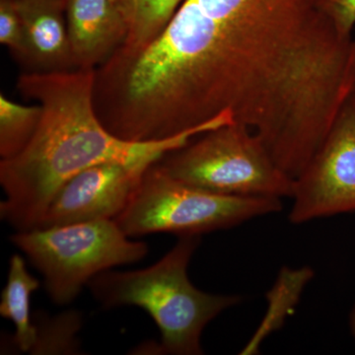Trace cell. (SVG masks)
I'll return each instance as SVG.
<instances>
[{
  "label": "cell",
  "instance_id": "cell-1",
  "mask_svg": "<svg viewBox=\"0 0 355 355\" xmlns=\"http://www.w3.org/2000/svg\"><path fill=\"white\" fill-rule=\"evenodd\" d=\"M95 69L21 74V94L41 106L36 132L12 158L1 159L6 200L0 216L17 232L37 228L60 187L92 166L107 162L150 167L202 133L229 123L227 114L171 139L130 141L103 125L94 105Z\"/></svg>",
  "mask_w": 355,
  "mask_h": 355
},
{
  "label": "cell",
  "instance_id": "cell-9",
  "mask_svg": "<svg viewBox=\"0 0 355 355\" xmlns=\"http://www.w3.org/2000/svg\"><path fill=\"white\" fill-rule=\"evenodd\" d=\"M24 27L31 71L77 69L67 22V0H13Z\"/></svg>",
  "mask_w": 355,
  "mask_h": 355
},
{
  "label": "cell",
  "instance_id": "cell-18",
  "mask_svg": "<svg viewBox=\"0 0 355 355\" xmlns=\"http://www.w3.org/2000/svg\"><path fill=\"white\" fill-rule=\"evenodd\" d=\"M113 1H114V2H118V1H119V0H113Z\"/></svg>",
  "mask_w": 355,
  "mask_h": 355
},
{
  "label": "cell",
  "instance_id": "cell-17",
  "mask_svg": "<svg viewBox=\"0 0 355 355\" xmlns=\"http://www.w3.org/2000/svg\"><path fill=\"white\" fill-rule=\"evenodd\" d=\"M354 53H355V38L354 39Z\"/></svg>",
  "mask_w": 355,
  "mask_h": 355
},
{
  "label": "cell",
  "instance_id": "cell-4",
  "mask_svg": "<svg viewBox=\"0 0 355 355\" xmlns=\"http://www.w3.org/2000/svg\"><path fill=\"white\" fill-rule=\"evenodd\" d=\"M280 202V198L232 197L200 190L178 181L155 163L114 220L128 237L151 233L200 236L279 211Z\"/></svg>",
  "mask_w": 355,
  "mask_h": 355
},
{
  "label": "cell",
  "instance_id": "cell-2",
  "mask_svg": "<svg viewBox=\"0 0 355 355\" xmlns=\"http://www.w3.org/2000/svg\"><path fill=\"white\" fill-rule=\"evenodd\" d=\"M200 237L179 236L171 251L155 265L132 272H103L87 286L106 308L132 305L142 308L157 324L161 340L155 354L200 355L202 331L224 310L239 304L238 295H218L193 286L188 268Z\"/></svg>",
  "mask_w": 355,
  "mask_h": 355
},
{
  "label": "cell",
  "instance_id": "cell-11",
  "mask_svg": "<svg viewBox=\"0 0 355 355\" xmlns=\"http://www.w3.org/2000/svg\"><path fill=\"white\" fill-rule=\"evenodd\" d=\"M184 0H119L128 32L121 50L135 51L150 43L165 29Z\"/></svg>",
  "mask_w": 355,
  "mask_h": 355
},
{
  "label": "cell",
  "instance_id": "cell-10",
  "mask_svg": "<svg viewBox=\"0 0 355 355\" xmlns=\"http://www.w3.org/2000/svg\"><path fill=\"white\" fill-rule=\"evenodd\" d=\"M39 287V280L28 272L24 259L13 254L1 293L0 315L15 324L13 342L22 352H34L38 342V329L32 323L30 302L33 292Z\"/></svg>",
  "mask_w": 355,
  "mask_h": 355
},
{
  "label": "cell",
  "instance_id": "cell-5",
  "mask_svg": "<svg viewBox=\"0 0 355 355\" xmlns=\"http://www.w3.org/2000/svg\"><path fill=\"white\" fill-rule=\"evenodd\" d=\"M10 241L43 275L49 296L57 305L74 300L99 273L148 254L146 243L130 241L114 219L21 231Z\"/></svg>",
  "mask_w": 355,
  "mask_h": 355
},
{
  "label": "cell",
  "instance_id": "cell-14",
  "mask_svg": "<svg viewBox=\"0 0 355 355\" xmlns=\"http://www.w3.org/2000/svg\"><path fill=\"white\" fill-rule=\"evenodd\" d=\"M0 43L26 64L28 50L24 27L13 0H0Z\"/></svg>",
  "mask_w": 355,
  "mask_h": 355
},
{
  "label": "cell",
  "instance_id": "cell-6",
  "mask_svg": "<svg viewBox=\"0 0 355 355\" xmlns=\"http://www.w3.org/2000/svg\"><path fill=\"white\" fill-rule=\"evenodd\" d=\"M293 224L355 211V92L303 172L294 180Z\"/></svg>",
  "mask_w": 355,
  "mask_h": 355
},
{
  "label": "cell",
  "instance_id": "cell-3",
  "mask_svg": "<svg viewBox=\"0 0 355 355\" xmlns=\"http://www.w3.org/2000/svg\"><path fill=\"white\" fill-rule=\"evenodd\" d=\"M157 164L200 190L232 197H292L294 180L249 128L232 123L202 133Z\"/></svg>",
  "mask_w": 355,
  "mask_h": 355
},
{
  "label": "cell",
  "instance_id": "cell-12",
  "mask_svg": "<svg viewBox=\"0 0 355 355\" xmlns=\"http://www.w3.org/2000/svg\"><path fill=\"white\" fill-rule=\"evenodd\" d=\"M313 275L314 272L307 266L300 270L282 268L277 284L266 295L270 301L268 313L253 338L242 349L241 354H256L266 336L282 326L287 315L297 304L303 289L312 279Z\"/></svg>",
  "mask_w": 355,
  "mask_h": 355
},
{
  "label": "cell",
  "instance_id": "cell-16",
  "mask_svg": "<svg viewBox=\"0 0 355 355\" xmlns=\"http://www.w3.org/2000/svg\"><path fill=\"white\" fill-rule=\"evenodd\" d=\"M349 327L350 331H352V336L355 338V306L354 309H352V313H350L349 316Z\"/></svg>",
  "mask_w": 355,
  "mask_h": 355
},
{
  "label": "cell",
  "instance_id": "cell-7",
  "mask_svg": "<svg viewBox=\"0 0 355 355\" xmlns=\"http://www.w3.org/2000/svg\"><path fill=\"white\" fill-rule=\"evenodd\" d=\"M148 168L107 162L83 170L60 187L38 227L116 218Z\"/></svg>",
  "mask_w": 355,
  "mask_h": 355
},
{
  "label": "cell",
  "instance_id": "cell-15",
  "mask_svg": "<svg viewBox=\"0 0 355 355\" xmlns=\"http://www.w3.org/2000/svg\"><path fill=\"white\" fill-rule=\"evenodd\" d=\"M322 10L345 36H352L355 27V0H318Z\"/></svg>",
  "mask_w": 355,
  "mask_h": 355
},
{
  "label": "cell",
  "instance_id": "cell-8",
  "mask_svg": "<svg viewBox=\"0 0 355 355\" xmlns=\"http://www.w3.org/2000/svg\"><path fill=\"white\" fill-rule=\"evenodd\" d=\"M67 22L76 69H98L127 39V20L113 0H67Z\"/></svg>",
  "mask_w": 355,
  "mask_h": 355
},
{
  "label": "cell",
  "instance_id": "cell-13",
  "mask_svg": "<svg viewBox=\"0 0 355 355\" xmlns=\"http://www.w3.org/2000/svg\"><path fill=\"white\" fill-rule=\"evenodd\" d=\"M42 109L39 104L26 106L0 95V156L12 158L29 144L36 132Z\"/></svg>",
  "mask_w": 355,
  "mask_h": 355
}]
</instances>
